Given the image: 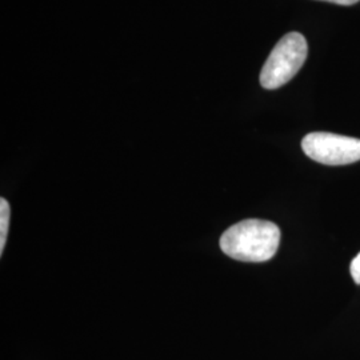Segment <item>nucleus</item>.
Here are the masks:
<instances>
[{
  "label": "nucleus",
  "mask_w": 360,
  "mask_h": 360,
  "mask_svg": "<svg viewBox=\"0 0 360 360\" xmlns=\"http://www.w3.org/2000/svg\"><path fill=\"white\" fill-rule=\"evenodd\" d=\"M309 53L306 38L290 32L278 41L260 72V84L266 90H276L287 84L303 67Z\"/></svg>",
  "instance_id": "f03ea898"
},
{
  "label": "nucleus",
  "mask_w": 360,
  "mask_h": 360,
  "mask_svg": "<svg viewBox=\"0 0 360 360\" xmlns=\"http://www.w3.org/2000/svg\"><path fill=\"white\" fill-rule=\"evenodd\" d=\"M281 230L275 223L248 219L231 226L220 238L221 251L235 260L260 263L276 254Z\"/></svg>",
  "instance_id": "f257e3e1"
},
{
  "label": "nucleus",
  "mask_w": 360,
  "mask_h": 360,
  "mask_svg": "<svg viewBox=\"0 0 360 360\" xmlns=\"http://www.w3.org/2000/svg\"><path fill=\"white\" fill-rule=\"evenodd\" d=\"M304 154L327 166H346L360 160V139L330 132H312L302 141Z\"/></svg>",
  "instance_id": "7ed1b4c3"
},
{
  "label": "nucleus",
  "mask_w": 360,
  "mask_h": 360,
  "mask_svg": "<svg viewBox=\"0 0 360 360\" xmlns=\"http://www.w3.org/2000/svg\"><path fill=\"white\" fill-rule=\"evenodd\" d=\"M323 1H331V3L340 4V6H352V4L358 3L360 0H323Z\"/></svg>",
  "instance_id": "423d86ee"
},
{
  "label": "nucleus",
  "mask_w": 360,
  "mask_h": 360,
  "mask_svg": "<svg viewBox=\"0 0 360 360\" xmlns=\"http://www.w3.org/2000/svg\"><path fill=\"white\" fill-rule=\"evenodd\" d=\"M10 205L8 202L1 198L0 199V255H3L4 245L7 242V235H8V226H10Z\"/></svg>",
  "instance_id": "20e7f679"
},
{
  "label": "nucleus",
  "mask_w": 360,
  "mask_h": 360,
  "mask_svg": "<svg viewBox=\"0 0 360 360\" xmlns=\"http://www.w3.org/2000/svg\"><path fill=\"white\" fill-rule=\"evenodd\" d=\"M351 276L355 283L360 284V252L351 263Z\"/></svg>",
  "instance_id": "39448f33"
}]
</instances>
